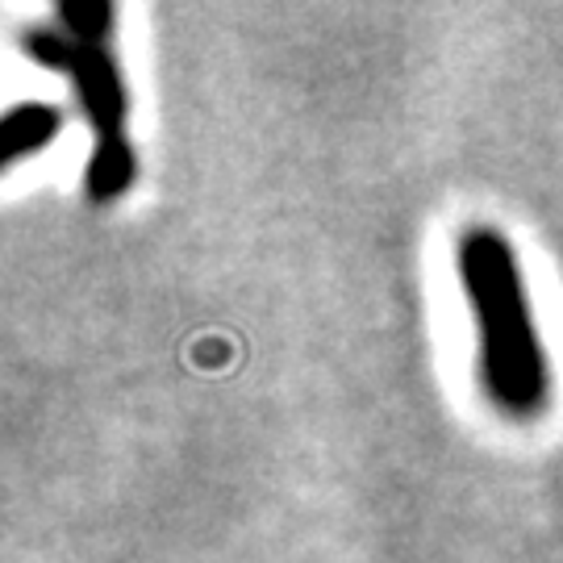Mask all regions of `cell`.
Returning a JSON list of instances; mask_svg holds the SVG:
<instances>
[{
    "mask_svg": "<svg viewBox=\"0 0 563 563\" xmlns=\"http://www.w3.org/2000/svg\"><path fill=\"white\" fill-rule=\"evenodd\" d=\"M460 280L481 330V376L488 397L514 418H534L547 405L551 367L530 318L514 246L488 225L467 230L460 239Z\"/></svg>",
    "mask_w": 563,
    "mask_h": 563,
    "instance_id": "1",
    "label": "cell"
},
{
    "mask_svg": "<svg viewBox=\"0 0 563 563\" xmlns=\"http://www.w3.org/2000/svg\"><path fill=\"white\" fill-rule=\"evenodd\" d=\"M25 51L55 67L63 76H71L76 97H80L88 121L97 125V139H113L121 134L125 121V88H121V71L113 55L92 42H76L67 30H30L25 34Z\"/></svg>",
    "mask_w": 563,
    "mask_h": 563,
    "instance_id": "2",
    "label": "cell"
},
{
    "mask_svg": "<svg viewBox=\"0 0 563 563\" xmlns=\"http://www.w3.org/2000/svg\"><path fill=\"white\" fill-rule=\"evenodd\" d=\"M134 180V151L130 142L113 134V139H97V151H92V163H88V192L97 201H109L125 192Z\"/></svg>",
    "mask_w": 563,
    "mask_h": 563,
    "instance_id": "3",
    "label": "cell"
},
{
    "mask_svg": "<svg viewBox=\"0 0 563 563\" xmlns=\"http://www.w3.org/2000/svg\"><path fill=\"white\" fill-rule=\"evenodd\" d=\"M59 118L46 104H18L4 118V163H18L21 155H34L55 139Z\"/></svg>",
    "mask_w": 563,
    "mask_h": 563,
    "instance_id": "4",
    "label": "cell"
},
{
    "mask_svg": "<svg viewBox=\"0 0 563 563\" xmlns=\"http://www.w3.org/2000/svg\"><path fill=\"white\" fill-rule=\"evenodd\" d=\"M59 21L76 42L104 46V42H109V30H113V9H109V4H63Z\"/></svg>",
    "mask_w": 563,
    "mask_h": 563,
    "instance_id": "5",
    "label": "cell"
}]
</instances>
